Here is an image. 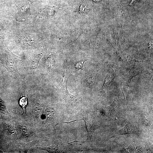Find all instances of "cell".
Segmentation results:
<instances>
[{
    "mask_svg": "<svg viewBox=\"0 0 153 153\" xmlns=\"http://www.w3.org/2000/svg\"><path fill=\"white\" fill-rule=\"evenodd\" d=\"M1 56L2 63L8 71L11 72H16L20 74L17 67L18 61H21L20 58L14 54L8 49H6Z\"/></svg>",
    "mask_w": 153,
    "mask_h": 153,
    "instance_id": "6da1fadb",
    "label": "cell"
},
{
    "mask_svg": "<svg viewBox=\"0 0 153 153\" xmlns=\"http://www.w3.org/2000/svg\"><path fill=\"white\" fill-rule=\"evenodd\" d=\"M20 133L24 136L28 137L31 134V130L28 127L25 126H20L19 127Z\"/></svg>",
    "mask_w": 153,
    "mask_h": 153,
    "instance_id": "8992f818",
    "label": "cell"
},
{
    "mask_svg": "<svg viewBox=\"0 0 153 153\" xmlns=\"http://www.w3.org/2000/svg\"><path fill=\"white\" fill-rule=\"evenodd\" d=\"M82 120L85 122L88 131V137L86 140L89 141H91L94 131L99 127V125L95 118L92 117L85 116L83 117Z\"/></svg>",
    "mask_w": 153,
    "mask_h": 153,
    "instance_id": "3957f363",
    "label": "cell"
},
{
    "mask_svg": "<svg viewBox=\"0 0 153 153\" xmlns=\"http://www.w3.org/2000/svg\"><path fill=\"white\" fill-rule=\"evenodd\" d=\"M55 114V111L51 108L49 107L46 109L45 111V115L46 118L49 119H52Z\"/></svg>",
    "mask_w": 153,
    "mask_h": 153,
    "instance_id": "9c48e42d",
    "label": "cell"
},
{
    "mask_svg": "<svg viewBox=\"0 0 153 153\" xmlns=\"http://www.w3.org/2000/svg\"><path fill=\"white\" fill-rule=\"evenodd\" d=\"M87 8V7L86 5H81L80 7V12L82 13H85V12L86 11Z\"/></svg>",
    "mask_w": 153,
    "mask_h": 153,
    "instance_id": "7c38bea8",
    "label": "cell"
},
{
    "mask_svg": "<svg viewBox=\"0 0 153 153\" xmlns=\"http://www.w3.org/2000/svg\"><path fill=\"white\" fill-rule=\"evenodd\" d=\"M30 3H28L20 7L17 13V19L19 20L25 19L30 14Z\"/></svg>",
    "mask_w": 153,
    "mask_h": 153,
    "instance_id": "277c9868",
    "label": "cell"
},
{
    "mask_svg": "<svg viewBox=\"0 0 153 153\" xmlns=\"http://www.w3.org/2000/svg\"><path fill=\"white\" fill-rule=\"evenodd\" d=\"M87 61H91L96 62H99L98 61H94L89 59H83L75 63L74 65V68L76 70H79L82 69L84 65V63Z\"/></svg>",
    "mask_w": 153,
    "mask_h": 153,
    "instance_id": "ba28073f",
    "label": "cell"
},
{
    "mask_svg": "<svg viewBox=\"0 0 153 153\" xmlns=\"http://www.w3.org/2000/svg\"><path fill=\"white\" fill-rule=\"evenodd\" d=\"M69 76L67 79L63 84L62 88L63 98L67 107H73L77 104L78 100L75 96L71 94L68 91L67 88L68 80Z\"/></svg>",
    "mask_w": 153,
    "mask_h": 153,
    "instance_id": "7a4b0ae2",
    "label": "cell"
},
{
    "mask_svg": "<svg viewBox=\"0 0 153 153\" xmlns=\"http://www.w3.org/2000/svg\"><path fill=\"white\" fill-rule=\"evenodd\" d=\"M27 99L26 97H22L20 99L19 104L23 109L24 112H25V109L27 106Z\"/></svg>",
    "mask_w": 153,
    "mask_h": 153,
    "instance_id": "8fae6325",
    "label": "cell"
},
{
    "mask_svg": "<svg viewBox=\"0 0 153 153\" xmlns=\"http://www.w3.org/2000/svg\"><path fill=\"white\" fill-rule=\"evenodd\" d=\"M135 130L134 126L130 122L128 121L126 125L122 128L114 136L124 134L135 133Z\"/></svg>",
    "mask_w": 153,
    "mask_h": 153,
    "instance_id": "5b68a950",
    "label": "cell"
},
{
    "mask_svg": "<svg viewBox=\"0 0 153 153\" xmlns=\"http://www.w3.org/2000/svg\"><path fill=\"white\" fill-rule=\"evenodd\" d=\"M113 77L114 76L112 75H108L106 76L104 79L103 84L101 87V89L104 87L109 85L112 82L114 79V78H113Z\"/></svg>",
    "mask_w": 153,
    "mask_h": 153,
    "instance_id": "30bf717a",
    "label": "cell"
},
{
    "mask_svg": "<svg viewBox=\"0 0 153 153\" xmlns=\"http://www.w3.org/2000/svg\"><path fill=\"white\" fill-rule=\"evenodd\" d=\"M39 148L40 150H46L50 153L59 152H60L58 146L56 145H52L46 147H39Z\"/></svg>",
    "mask_w": 153,
    "mask_h": 153,
    "instance_id": "52a82bcc",
    "label": "cell"
}]
</instances>
